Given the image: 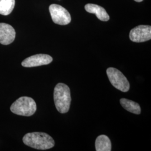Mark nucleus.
I'll use <instances>...</instances> for the list:
<instances>
[{
	"label": "nucleus",
	"instance_id": "f257e3e1",
	"mask_svg": "<svg viewBox=\"0 0 151 151\" xmlns=\"http://www.w3.org/2000/svg\"><path fill=\"white\" fill-rule=\"evenodd\" d=\"M23 142L27 146L40 150L53 148L55 142L53 138L43 132L29 133L23 137Z\"/></svg>",
	"mask_w": 151,
	"mask_h": 151
},
{
	"label": "nucleus",
	"instance_id": "f03ea898",
	"mask_svg": "<svg viewBox=\"0 0 151 151\" xmlns=\"http://www.w3.org/2000/svg\"><path fill=\"white\" fill-rule=\"evenodd\" d=\"M54 101L56 109L60 113H67L70 108V89L63 83H58L54 88Z\"/></svg>",
	"mask_w": 151,
	"mask_h": 151
},
{
	"label": "nucleus",
	"instance_id": "7ed1b4c3",
	"mask_svg": "<svg viewBox=\"0 0 151 151\" xmlns=\"http://www.w3.org/2000/svg\"><path fill=\"white\" fill-rule=\"evenodd\" d=\"M10 110L13 113L19 115L30 116L35 113L37 104L31 97H20L11 105Z\"/></svg>",
	"mask_w": 151,
	"mask_h": 151
},
{
	"label": "nucleus",
	"instance_id": "20e7f679",
	"mask_svg": "<svg viewBox=\"0 0 151 151\" xmlns=\"http://www.w3.org/2000/svg\"><path fill=\"white\" fill-rule=\"evenodd\" d=\"M106 73L109 80L114 87L122 92L129 91V82L122 72L116 68L110 67L107 69Z\"/></svg>",
	"mask_w": 151,
	"mask_h": 151
},
{
	"label": "nucleus",
	"instance_id": "39448f33",
	"mask_svg": "<svg viewBox=\"0 0 151 151\" xmlns=\"http://www.w3.org/2000/svg\"><path fill=\"white\" fill-rule=\"evenodd\" d=\"M52 19L55 24L65 25L70 23L71 16L69 12L62 6L52 4L49 8Z\"/></svg>",
	"mask_w": 151,
	"mask_h": 151
},
{
	"label": "nucleus",
	"instance_id": "423d86ee",
	"mask_svg": "<svg viewBox=\"0 0 151 151\" xmlns=\"http://www.w3.org/2000/svg\"><path fill=\"white\" fill-rule=\"evenodd\" d=\"M131 41L136 43L145 42L151 40V27L150 25H139L130 32Z\"/></svg>",
	"mask_w": 151,
	"mask_h": 151
},
{
	"label": "nucleus",
	"instance_id": "0eeeda50",
	"mask_svg": "<svg viewBox=\"0 0 151 151\" xmlns=\"http://www.w3.org/2000/svg\"><path fill=\"white\" fill-rule=\"evenodd\" d=\"M53 61V58L48 54H38L30 56L24 60L22 65L25 67H34L47 65Z\"/></svg>",
	"mask_w": 151,
	"mask_h": 151
},
{
	"label": "nucleus",
	"instance_id": "6e6552de",
	"mask_svg": "<svg viewBox=\"0 0 151 151\" xmlns=\"http://www.w3.org/2000/svg\"><path fill=\"white\" fill-rule=\"evenodd\" d=\"M16 36L14 27L6 23H0V43L9 45L12 43Z\"/></svg>",
	"mask_w": 151,
	"mask_h": 151
},
{
	"label": "nucleus",
	"instance_id": "1a4fd4ad",
	"mask_svg": "<svg viewBox=\"0 0 151 151\" xmlns=\"http://www.w3.org/2000/svg\"><path fill=\"white\" fill-rule=\"evenodd\" d=\"M85 10L91 14H95L97 18L103 22H107L109 20L110 17L104 8L96 4H88L85 6Z\"/></svg>",
	"mask_w": 151,
	"mask_h": 151
},
{
	"label": "nucleus",
	"instance_id": "9d476101",
	"mask_svg": "<svg viewBox=\"0 0 151 151\" xmlns=\"http://www.w3.org/2000/svg\"><path fill=\"white\" fill-rule=\"evenodd\" d=\"M95 148L96 151H111V143L109 137L105 135L98 136L95 142Z\"/></svg>",
	"mask_w": 151,
	"mask_h": 151
},
{
	"label": "nucleus",
	"instance_id": "9b49d317",
	"mask_svg": "<svg viewBox=\"0 0 151 151\" xmlns=\"http://www.w3.org/2000/svg\"><path fill=\"white\" fill-rule=\"evenodd\" d=\"M121 105L127 111L135 114H140L141 112L140 106L138 103L125 98L120 100Z\"/></svg>",
	"mask_w": 151,
	"mask_h": 151
},
{
	"label": "nucleus",
	"instance_id": "f8f14e48",
	"mask_svg": "<svg viewBox=\"0 0 151 151\" xmlns=\"http://www.w3.org/2000/svg\"><path fill=\"white\" fill-rule=\"evenodd\" d=\"M15 4V0H0V14L5 16L10 14Z\"/></svg>",
	"mask_w": 151,
	"mask_h": 151
},
{
	"label": "nucleus",
	"instance_id": "ddd939ff",
	"mask_svg": "<svg viewBox=\"0 0 151 151\" xmlns=\"http://www.w3.org/2000/svg\"><path fill=\"white\" fill-rule=\"evenodd\" d=\"M136 2H142V1H143V0H134Z\"/></svg>",
	"mask_w": 151,
	"mask_h": 151
}]
</instances>
